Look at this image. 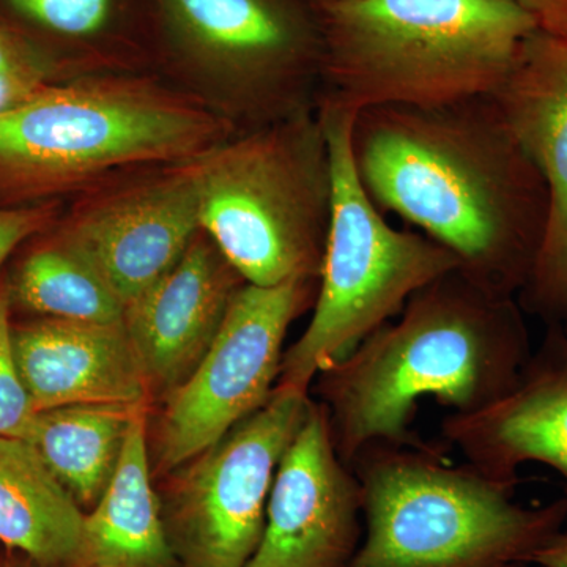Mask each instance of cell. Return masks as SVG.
Instances as JSON below:
<instances>
[{"mask_svg": "<svg viewBox=\"0 0 567 567\" xmlns=\"http://www.w3.org/2000/svg\"><path fill=\"white\" fill-rule=\"evenodd\" d=\"M354 167L380 212L456 254L488 292L518 298L546 237V178L494 96L354 115Z\"/></svg>", "mask_w": 567, "mask_h": 567, "instance_id": "1", "label": "cell"}, {"mask_svg": "<svg viewBox=\"0 0 567 567\" xmlns=\"http://www.w3.org/2000/svg\"><path fill=\"white\" fill-rule=\"evenodd\" d=\"M532 353L517 298L461 270L435 279L317 375L339 457L350 466L375 443L429 446L410 431L421 399L454 413L486 409L517 385Z\"/></svg>", "mask_w": 567, "mask_h": 567, "instance_id": "2", "label": "cell"}, {"mask_svg": "<svg viewBox=\"0 0 567 567\" xmlns=\"http://www.w3.org/2000/svg\"><path fill=\"white\" fill-rule=\"evenodd\" d=\"M317 107L439 106L495 95L539 25L516 0H317Z\"/></svg>", "mask_w": 567, "mask_h": 567, "instance_id": "3", "label": "cell"}, {"mask_svg": "<svg viewBox=\"0 0 567 567\" xmlns=\"http://www.w3.org/2000/svg\"><path fill=\"white\" fill-rule=\"evenodd\" d=\"M350 468L365 537L346 567H529L566 528L565 496L518 505L516 486L451 465L432 446L375 443Z\"/></svg>", "mask_w": 567, "mask_h": 567, "instance_id": "4", "label": "cell"}, {"mask_svg": "<svg viewBox=\"0 0 567 567\" xmlns=\"http://www.w3.org/2000/svg\"><path fill=\"white\" fill-rule=\"evenodd\" d=\"M194 164L200 229L245 282L320 278L333 175L317 111L223 142Z\"/></svg>", "mask_w": 567, "mask_h": 567, "instance_id": "5", "label": "cell"}, {"mask_svg": "<svg viewBox=\"0 0 567 567\" xmlns=\"http://www.w3.org/2000/svg\"><path fill=\"white\" fill-rule=\"evenodd\" d=\"M317 114L333 175L330 230L315 315L284 353L276 383L301 391L401 315L417 290L461 268L456 254L427 235L394 229L364 192L352 153L357 114L336 107H317Z\"/></svg>", "mask_w": 567, "mask_h": 567, "instance_id": "6", "label": "cell"}, {"mask_svg": "<svg viewBox=\"0 0 567 567\" xmlns=\"http://www.w3.org/2000/svg\"><path fill=\"white\" fill-rule=\"evenodd\" d=\"M226 123L155 89L117 82L43 87L0 114V169L85 181L132 164L193 162Z\"/></svg>", "mask_w": 567, "mask_h": 567, "instance_id": "7", "label": "cell"}, {"mask_svg": "<svg viewBox=\"0 0 567 567\" xmlns=\"http://www.w3.org/2000/svg\"><path fill=\"white\" fill-rule=\"evenodd\" d=\"M175 43L215 74L252 130L317 111L323 39L316 0H159Z\"/></svg>", "mask_w": 567, "mask_h": 567, "instance_id": "8", "label": "cell"}, {"mask_svg": "<svg viewBox=\"0 0 567 567\" xmlns=\"http://www.w3.org/2000/svg\"><path fill=\"white\" fill-rule=\"evenodd\" d=\"M312 401L276 385L270 399L181 466L159 496L167 539L182 567H246L265 529L279 462Z\"/></svg>", "mask_w": 567, "mask_h": 567, "instance_id": "9", "label": "cell"}, {"mask_svg": "<svg viewBox=\"0 0 567 567\" xmlns=\"http://www.w3.org/2000/svg\"><path fill=\"white\" fill-rule=\"evenodd\" d=\"M315 282H245L235 292L210 349L188 379L166 395L156 432L159 472L188 464L270 399L287 330L316 301Z\"/></svg>", "mask_w": 567, "mask_h": 567, "instance_id": "10", "label": "cell"}, {"mask_svg": "<svg viewBox=\"0 0 567 567\" xmlns=\"http://www.w3.org/2000/svg\"><path fill=\"white\" fill-rule=\"evenodd\" d=\"M363 496L312 402L279 462L262 540L246 567H346L361 539Z\"/></svg>", "mask_w": 567, "mask_h": 567, "instance_id": "11", "label": "cell"}, {"mask_svg": "<svg viewBox=\"0 0 567 567\" xmlns=\"http://www.w3.org/2000/svg\"><path fill=\"white\" fill-rule=\"evenodd\" d=\"M492 96L550 196L546 237L518 305L567 333V35L533 33Z\"/></svg>", "mask_w": 567, "mask_h": 567, "instance_id": "12", "label": "cell"}, {"mask_svg": "<svg viewBox=\"0 0 567 567\" xmlns=\"http://www.w3.org/2000/svg\"><path fill=\"white\" fill-rule=\"evenodd\" d=\"M194 162L92 205L62 240L125 306L174 268L199 234Z\"/></svg>", "mask_w": 567, "mask_h": 567, "instance_id": "13", "label": "cell"}, {"mask_svg": "<svg viewBox=\"0 0 567 567\" xmlns=\"http://www.w3.org/2000/svg\"><path fill=\"white\" fill-rule=\"evenodd\" d=\"M244 284L210 238L197 234L175 267L125 306L123 324L151 393L167 395L188 379Z\"/></svg>", "mask_w": 567, "mask_h": 567, "instance_id": "14", "label": "cell"}, {"mask_svg": "<svg viewBox=\"0 0 567 567\" xmlns=\"http://www.w3.org/2000/svg\"><path fill=\"white\" fill-rule=\"evenodd\" d=\"M442 432L466 464L513 486L527 462L551 466L565 480L567 502L566 331L548 324L517 385L486 409L447 416Z\"/></svg>", "mask_w": 567, "mask_h": 567, "instance_id": "15", "label": "cell"}, {"mask_svg": "<svg viewBox=\"0 0 567 567\" xmlns=\"http://www.w3.org/2000/svg\"><path fill=\"white\" fill-rule=\"evenodd\" d=\"M14 357L39 412L147 404V380L125 324L43 319L13 328Z\"/></svg>", "mask_w": 567, "mask_h": 567, "instance_id": "16", "label": "cell"}, {"mask_svg": "<svg viewBox=\"0 0 567 567\" xmlns=\"http://www.w3.org/2000/svg\"><path fill=\"white\" fill-rule=\"evenodd\" d=\"M71 567H182L152 484L147 406L134 417L110 486L84 516Z\"/></svg>", "mask_w": 567, "mask_h": 567, "instance_id": "17", "label": "cell"}, {"mask_svg": "<svg viewBox=\"0 0 567 567\" xmlns=\"http://www.w3.org/2000/svg\"><path fill=\"white\" fill-rule=\"evenodd\" d=\"M84 516L31 443L0 436V544L37 567H71Z\"/></svg>", "mask_w": 567, "mask_h": 567, "instance_id": "18", "label": "cell"}, {"mask_svg": "<svg viewBox=\"0 0 567 567\" xmlns=\"http://www.w3.org/2000/svg\"><path fill=\"white\" fill-rule=\"evenodd\" d=\"M145 404H81L43 410L31 443L51 472L76 499L92 509L114 477L134 417Z\"/></svg>", "mask_w": 567, "mask_h": 567, "instance_id": "19", "label": "cell"}, {"mask_svg": "<svg viewBox=\"0 0 567 567\" xmlns=\"http://www.w3.org/2000/svg\"><path fill=\"white\" fill-rule=\"evenodd\" d=\"M9 292L18 303L48 319L117 323L125 315V305L99 271L63 241L32 252Z\"/></svg>", "mask_w": 567, "mask_h": 567, "instance_id": "20", "label": "cell"}, {"mask_svg": "<svg viewBox=\"0 0 567 567\" xmlns=\"http://www.w3.org/2000/svg\"><path fill=\"white\" fill-rule=\"evenodd\" d=\"M10 292L0 289V436L28 442L39 410L22 380L10 323Z\"/></svg>", "mask_w": 567, "mask_h": 567, "instance_id": "21", "label": "cell"}, {"mask_svg": "<svg viewBox=\"0 0 567 567\" xmlns=\"http://www.w3.org/2000/svg\"><path fill=\"white\" fill-rule=\"evenodd\" d=\"M24 17L63 35L99 32L110 14L111 0H10Z\"/></svg>", "mask_w": 567, "mask_h": 567, "instance_id": "22", "label": "cell"}, {"mask_svg": "<svg viewBox=\"0 0 567 567\" xmlns=\"http://www.w3.org/2000/svg\"><path fill=\"white\" fill-rule=\"evenodd\" d=\"M48 73V63L39 52L0 29V76L39 78L44 81Z\"/></svg>", "mask_w": 567, "mask_h": 567, "instance_id": "23", "label": "cell"}, {"mask_svg": "<svg viewBox=\"0 0 567 567\" xmlns=\"http://www.w3.org/2000/svg\"><path fill=\"white\" fill-rule=\"evenodd\" d=\"M43 215L39 210L0 208V267L22 240L39 229Z\"/></svg>", "mask_w": 567, "mask_h": 567, "instance_id": "24", "label": "cell"}, {"mask_svg": "<svg viewBox=\"0 0 567 567\" xmlns=\"http://www.w3.org/2000/svg\"><path fill=\"white\" fill-rule=\"evenodd\" d=\"M535 18L539 31L567 35V0H516Z\"/></svg>", "mask_w": 567, "mask_h": 567, "instance_id": "25", "label": "cell"}, {"mask_svg": "<svg viewBox=\"0 0 567 567\" xmlns=\"http://www.w3.org/2000/svg\"><path fill=\"white\" fill-rule=\"evenodd\" d=\"M44 87V81L28 76H0V114L13 110Z\"/></svg>", "mask_w": 567, "mask_h": 567, "instance_id": "26", "label": "cell"}, {"mask_svg": "<svg viewBox=\"0 0 567 567\" xmlns=\"http://www.w3.org/2000/svg\"><path fill=\"white\" fill-rule=\"evenodd\" d=\"M532 566L567 567V528L537 551L532 559Z\"/></svg>", "mask_w": 567, "mask_h": 567, "instance_id": "27", "label": "cell"}, {"mask_svg": "<svg viewBox=\"0 0 567 567\" xmlns=\"http://www.w3.org/2000/svg\"><path fill=\"white\" fill-rule=\"evenodd\" d=\"M0 567H37L28 558L21 557L17 554V557H3L0 558Z\"/></svg>", "mask_w": 567, "mask_h": 567, "instance_id": "28", "label": "cell"}, {"mask_svg": "<svg viewBox=\"0 0 567 567\" xmlns=\"http://www.w3.org/2000/svg\"><path fill=\"white\" fill-rule=\"evenodd\" d=\"M529 567H540V566H529Z\"/></svg>", "mask_w": 567, "mask_h": 567, "instance_id": "29", "label": "cell"}, {"mask_svg": "<svg viewBox=\"0 0 567 567\" xmlns=\"http://www.w3.org/2000/svg\"><path fill=\"white\" fill-rule=\"evenodd\" d=\"M316 2H317V0H316Z\"/></svg>", "mask_w": 567, "mask_h": 567, "instance_id": "30", "label": "cell"}]
</instances>
